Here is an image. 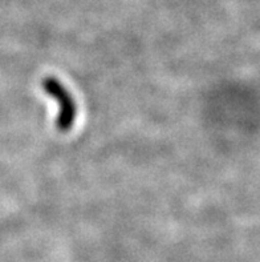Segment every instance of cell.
Returning a JSON list of instances; mask_svg holds the SVG:
<instances>
[{"label": "cell", "mask_w": 260, "mask_h": 262, "mask_svg": "<svg viewBox=\"0 0 260 262\" xmlns=\"http://www.w3.org/2000/svg\"><path fill=\"white\" fill-rule=\"evenodd\" d=\"M41 88L45 95L59 104V115L55 125L60 132H68L77 119V104L65 85L57 77L46 76L41 80Z\"/></svg>", "instance_id": "1"}]
</instances>
